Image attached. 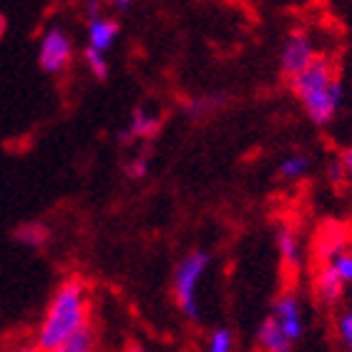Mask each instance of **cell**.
<instances>
[{
  "mask_svg": "<svg viewBox=\"0 0 352 352\" xmlns=\"http://www.w3.org/2000/svg\"><path fill=\"white\" fill-rule=\"evenodd\" d=\"M91 324V294L81 277L63 279L53 292L45 315L36 330L33 345L41 352H51L63 340Z\"/></svg>",
  "mask_w": 352,
  "mask_h": 352,
  "instance_id": "obj_1",
  "label": "cell"
},
{
  "mask_svg": "<svg viewBox=\"0 0 352 352\" xmlns=\"http://www.w3.org/2000/svg\"><path fill=\"white\" fill-rule=\"evenodd\" d=\"M289 91L302 106L305 116L315 126L324 129L338 118L342 103H345V86L338 74V66L327 56L307 66L302 74L289 78Z\"/></svg>",
  "mask_w": 352,
  "mask_h": 352,
  "instance_id": "obj_2",
  "label": "cell"
},
{
  "mask_svg": "<svg viewBox=\"0 0 352 352\" xmlns=\"http://www.w3.org/2000/svg\"><path fill=\"white\" fill-rule=\"evenodd\" d=\"M212 257L204 250L186 252L174 267L171 274V294L179 312L186 320H199V285L209 272Z\"/></svg>",
  "mask_w": 352,
  "mask_h": 352,
  "instance_id": "obj_3",
  "label": "cell"
},
{
  "mask_svg": "<svg viewBox=\"0 0 352 352\" xmlns=\"http://www.w3.org/2000/svg\"><path fill=\"white\" fill-rule=\"evenodd\" d=\"M38 66L45 76L66 74L76 58V43L63 25H45L38 36Z\"/></svg>",
  "mask_w": 352,
  "mask_h": 352,
  "instance_id": "obj_4",
  "label": "cell"
},
{
  "mask_svg": "<svg viewBox=\"0 0 352 352\" xmlns=\"http://www.w3.org/2000/svg\"><path fill=\"white\" fill-rule=\"evenodd\" d=\"M320 56L322 53H320L317 38L307 28L289 30L287 38L282 41V48H279V74L289 81L292 76L302 74L307 66H312Z\"/></svg>",
  "mask_w": 352,
  "mask_h": 352,
  "instance_id": "obj_5",
  "label": "cell"
},
{
  "mask_svg": "<svg viewBox=\"0 0 352 352\" xmlns=\"http://www.w3.org/2000/svg\"><path fill=\"white\" fill-rule=\"evenodd\" d=\"M164 118L162 113L146 109V106H136L131 116L126 121L124 131L118 133V144H151L162 131Z\"/></svg>",
  "mask_w": 352,
  "mask_h": 352,
  "instance_id": "obj_6",
  "label": "cell"
},
{
  "mask_svg": "<svg viewBox=\"0 0 352 352\" xmlns=\"http://www.w3.org/2000/svg\"><path fill=\"white\" fill-rule=\"evenodd\" d=\"M272 317L274 322L282 327V330L300 342L305 338V330H307V322H305V307H302V300L297 292H282L272 305Z\"/></svg>",
  "mask_w": 352,
  "mask_h": 352,
  "instance_id": "obj_7",
  "label": "cell"
},
{
  "mask_svg": "<svg viewBox=\"0 0 352 352\" xmlns=\"http://www.w3.org/2000/svg\"><path fill=\"white\" fill-rule=\"evenodd\" d=\"M312 289H315V297L327 307H335L342 302L347 292V285L342 282V277L338 274V270L332 267L330 262L320 264L315 270V277H312Z\"/></svg>",
  "mask_w": 352,
  "mask_h": 352,
  "instance_id": "obj_8",
  "label": "cell"
},
{
  "mask_svg": "<svg viewBox=\"0 0 352 352\" xmlns=\"http://www.w3.org/2000/svg\"><path fill=\"white\" fill-rule=\"evenodd\" d=\"M118 36H121V25H118L116 18L103 15V13L86 18V45L88 48L109 53L111 48L116 45Z\"/></svg>",
  "mask_w": 352,
  "mask_h": 352,
  "instance_id": "obj_9",
  "label": "cell"
},
{
  "mask_svg": "<svg viewBox=\"0 0 352 352\" xmlns=\"http://www.w3.org/2000/svg\"><path fill=\"white\" fill-rule=\"evenodd\" d=\"M277 254L282 267L289 272L300 270L302 259H305V252H302V239L300 232L292 227V224H279L277 227Z\"/></svg>",
  "mask_w": 352,
  "mask_h": 352,
  "instance_id": "obj_10",
  "label": "cell"
},
{
  "mask_svg": "<svg viewBox=\"0 0 352 352\" xmlns=\"http://www.w3.org/2000/svg\"><path fill=\"white\" fill-rule=\"evenodd\" d=\"M350 247V239H347V232L338 224H327V227L317 234V242H315V257L320 264L324 262H332V259L338 257L340 252L347 250Z\"/></svg>",
  "mask_w": 352,
  "mask_h": 352,
  "instance_id": "obj_11",
  "label": "cell"
},
{
  "mask_svg": "<svg viewBox=\"0 0 352 352\" xmlns=\"http://www.w3.org/2000/svg\"><path fill=\"white\" fill-rule=\"evenodd\" d=\"M294 345H297V342H294V340L274 322V317L272 315L259 324V330H257L259 352H292Z\"/></svg>",
  "mask_w": 352,
  "mask_h": 352,
  "instance_id": "obj_12",
  "label": "cell"
},
{
  "mask_svg": "<svg viewBox=\"0 0 352 352\" xmlns=\"http://www.w3.org/2000/svg\"><path fill=\"white\" fill-rule=\"evenodd\" d=\"M309 171H312V159L305 151H289L277 164V179L285 184L305 182L309 176Z\"/></svg>",
  "mask_w": 352,
  "mask_h": 352,
  "instance_id": "obj_13",
  "label": "cell"
},
{
  "mask_svg": "<svg viewBox=\"0 0 352 352\" xmlns=\"http://www.w3.org/2000/svg\"><path fill=\"white\" fill-rule=\"evenodd\" d=\"M13 239L25 250H43L51 242V227L45 221H23L13 232Z\"/></svg>",
  "mask_w": 352,
  "mask_h": 352,
  "instance_id": "obj_14",
  "label": "cell"
},
{
  "mask_svg": "<svg viewBox=\"0 0 352 352\" xmlns=\"http://www.w3.org/2000/svg\"><path fill=\"white\" fill-rule=\"evenodd\" d=\"M224 103H227V94H201V96H191L186 101L182 103L184 113L194 121L199 118H206L217 113L219 109H224Z\"/></svg>",
  "mask_w": 352,
  "mask_h": 352,
  "instance_id": "obj_15",
  "label": "cell"
},
{
  "mask_svg": "<svg viewBox=\"0 0 352 352\" xmlns=\"http://www.w3.org/2000/svg\"><path fill=\"white\" fill-rule=\"evenodd\" d=\"M51 352H96V332L88 324L83 330H78L76 335H71L68 340H63L58 347H53Z\"/></svg>",
  "mask_w": 352,
  "mask_h": 352,
  "instance_id": "obj_16",
  "label": "cell"
},
{
  "mask_svg": "<svg viewBox=\"0 0 352 352\" xmlns=\"http://www.w3.org/2000/svg\"><path fill=\"white\" fill-rule=\"evenodd\" d=\"M81 58H83V66L88 68V74L94 76L96 81H106L111 74V63H109V53H103V51H96V48H83L81 53Z\"/></svg>",
  "mask_w": 352,
  "mask_h": 352,
  "instance_id": "obj_17",
  "label": "cell"
},
{
  "mask_svg": "<svg viewBox=\"0 0 352 352\" xmlns=\"http://www.w3.org/2000/svg\"><path fill=\"white\" fill-rule=\"evenodd\" d=\"M148 169H151V151H148V148H141L139 154L131 156V159L124 164V174H126V179H131V182L146 179Z\"/></svg>",
  "mask_w": 352,
  "mask_h": 352,
  "instance_id": "obj_18",
  "label": "cell"
},
{
  "mask_svg": "<svg viewBox=\"0 0 352 352\" xmlns=\"http://www.w3.org/2000/svg\"><path fill=\"white\" fill-rule=\"evenodd\" d=\"M335 340L342 352H352V307L342 309L335 317Z\"/></svg>",
  "mask_w": 352,
  "mask_h": 352,
  "instance_id": "obj_19",
  "label": "cell"
},
{
  "mask_svg": "<svg viewBox=\"0 0 352 352\" xmlns=\"http://www.w3.org/2000/svg\"><path fill=\"white\" fill-rule=\"evenodd\" d=\"M204 352H234V332L227 327H219L209 335Z\"/></svg>",
  "mask_w": 352,
  "mask_h": 352,
  "instance_id": "obj_20",
  "label": "cell"
},
{
  "mask_svg": "<svg viewBox=\"0 0 352 352\" xmlns=\"http://www.w3.org/2000/svg\"><path fill=\"white\" fill-rule=\"evenodd\" d=\"M324 264H327V262H324ZM330 264L338 270V274L342 277V282H345L347 287H352V244L347 247V250L340 252L338 257L332 259Z\"/></svg>",
  "mask_w": 352,
  "mask_h": 352,
  "instance_id": "obj_21",
  "label": "cell"
},
{
  "mask_svg": "<svg viewBox=\"0 0 352 352\" xmlns=\"http://www.w3.org/2000/svg\"><path fill=\"white\" fill-rule=\"evenodd\" d=\"M338 162H340V166H342V174H345V179H347V182H352V141L347 144L345 148H342V151H340Z\"/></svg>",
  "mask_w": 352,
  "mask_h": 352,
  "instance_id": "obj_22",
  "label": "cell"
},
{
  "mask_svg": "<svg viewBox=\"0 0 352 352\" xmlns=\"http://www.w3.org/2000/svg\"><path fill=\"white\" fill-rule=\"evenodd\" d=\"M81 3H83V10H86V18H91V15H98V13H101L103 0H81Z\"/></svg>",
  "mask_w": 352,
  "mask_h": 352,
  "instance_id": "obj_23",
  "label": "cell"
},
{
  "mask_svg": "<svg viewBox=\"0 0 352 352\" xmlns=\"http://www.w3.org/2000/svg\"><path fill=\"white\" fill-rule=\"evenodd\" d=\"M103 3L111 8H116V10H126V8H131L133 0H103Z\"/></svg>",
  "mask_w": 352,
  "mask_h": 352,
  "instance_id": "obj_24",
  "label": "cell"
},
{
  "mask_svg": "<svg viewBox=\"0 0 352 352\" xmlns=\"http://www.w3.org/2000/svg\"><path fill=\"white\" fill-rule=\"evenodd\" d=\"M6 33H8V18L3 13H0V41L6 38Z\"/></svg>",
  "mask_w": 352,
  "mask_h": 352,
  "instance_id": "obj_25",
  "label": "cell"
},
{
  "mask_svg": "<svg viewBox=\"0 0 352 352\" xmlns=\"http://www.w3.org/2000/svg\"><path fill=\"white\" fill-rule=\"evenodd\" d=\"M124 352H146L144 350V347L139 345V342H129V345H126V350Z\"/></svg>",
  "mask_w": 352,
  "mask_h": 352,
  "instance_id": "obj_26",
  "label": "cell"
},
{
  "mask_svg": "<svg viewBox=\"0 0 352 352\" xmlns=\"http://www.w3.org/2000/svg\"><path fill=\"white\" fill-rule=\"evenodd\" d=\"M13 352H41V350L36 345H23V347H15Z\"/></svg>",
  "mask_w": 352,
  "mask_h": 352,
  "instance_id": "obj_27",
  "label": "cell"
}]
</instances>
